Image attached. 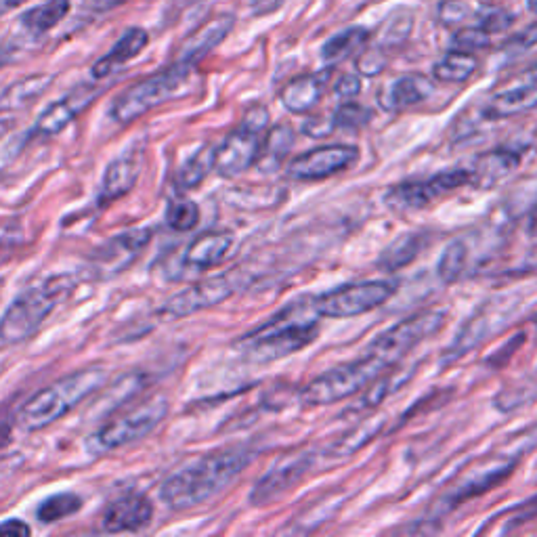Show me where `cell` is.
<instances>
[{"mask_svg":"<svg viewBox=\"0 0 537 537\" xmlns=\"http://www.w3.org/2000/svg\"><path fill=\"white\" fill-rule=\"evenodd\" d=\"M535 107H537V84L527 82L523 87H514L493 95L483 105L481 114L485 120H506L535 110Z\"/></svg>","mask_w":537,"mask_h":537,"instance_id":"obj_22","label":"cell"},{"mask_svg":"<svg viewBox=\"0 0 537 537\" xmlns=\"http://www.w3.org/2000/svg\"><path fill=\"white\" fill-rule=\"evenodd\" d=\"M521 162V152L517 149H493L477 158L475 168L470 170V185L477 187H491L500 179L510 175Z\"/></svg>","mask_w":537,"mask_h":537,"instance_id":"obj_24","label":"cell"},{"mask_svg":"<svg viewBox=\"0 0 537 537\" xmlns=\"http://www.w3.org/2000/svg\"><path fill=\"white\" fill-rule=\"evenodd\" d=\"M210 170H214V149H200L198 154H193L179 170L177 175V185L179 189H193L198 187Z\"/></svg>","mask_w":537,"mask_h":537,"instance_id":"obj_34","label":"cell"},{"mask_svg":"<svg viewBox=\"0 0 537 537\" xmlns=\"http://www.w3.org/2000/svg\"><path fill=\"white\" fill-rule=\"evenodd\" d=\"M328 74H303L292 78L279 93L284 107L290 114H309L324 97Z\"/></svg>","mask_w":537,"mask_h":537,"instance_id":"obj_21","label":"cell"},{"mask_svg":"<svg viewBox=\"0 0 537 537\" xmlns=\"http://www.w3.org/2000/svg\"><path fill=\"white\" fill-rule=\"evenodd\" d=\"M445 324L443 311H420L412 317H407L393 328L382 332L370 347V353L380 357L386 365H395L401 357H405L420 342L435 336Z\"/></svg>","mask_w":537,"mask_h":537,"instance_id":"obj_9","label":"cell"},{"mask_svg":"<svg viewBox=\"0 0 537 537\" xmlns=\"http://www.w3.org/2000/svg\"><path fill=\"white\" fill-rule=\"evenodd\" d=\"M231 246H233V240L229 233H219V231L204 233L187 246L183 261L187 267L198 269V271L219 267L227 259Z\"/></svg>","mask_w":537,"mask_h":537,"instance_id":"obj_23","label":"cell"},{"mask_svg":"<svg viewBox=\"0 0 537 537\" xmlns=\"http://www.w3.org/2000/svg\"><path fill=\"white\" fill-rule=\"evenodd\" d=\"M384 68H386V59H384L382 51H378V49L363 51L361 57L357 59V70L363 76H378Z\"/></svg>","mask_w":537,"mask_h":537,"instance_id":"obj_44","label":"cell"},{"mask_svg":"<svg viewBox=\"0 0 537 537\" xmlns=\"http://www.w3.org/2000/svg\"><path fill=\"white\" fill-rule=\"evenodd\" d=\"M191 72V66L175 61L170 68L131 84V87L124 89L112 103L110 116L120 124H131L139 120L147 112H152L170 99L179 97L185 84L189 82Z\"/></svg>","mask_w":537,"mask_h":537,"instance_id":"obj_4","label":"cell"},{"mask_svg":"<svg viewBox=\"0 0 537 537\" xmlns=\"http://www.w3.org/2000/svg\"><path fill=\"white\" fill-rule=\"evenodd\" d=\"M200 221V206L189 198H175L166 206V223L173 231H191Z\"/></svg>","mask_w":537,"mask_h":537,"instance_id":"obj_37","label":"cell"},{"mask_svg":"<svg viewBox=\"0 0 537 537\" xmlns=\"http://www.w3.org/2000/svg\"><path fill=\"white\" fill-rule=\"evenodd\" d=\"M464 185H470V170L454 168V170H447V173L433 175L431 179H424V181L399 183L386 191L384 200L393 210L414 212V210L428 208L437 200L445 198L447 193L456 191Z\"/></svg>","mask_w":537,"mask_h":537,"instance_id":"obj_10","label":"cell"},{"mask_svg":"<svg viewBox=\"0 0 537 537\" xmlns=\"http://www.w3.org/2000/svg\"><path fill=\"white\" fill-rule=\"evenodd\" d=\"M514 24V15L500 9V7H491V5H481L479 19H477V28L489 32V34H498L508 30Z\"/></svg>","mask_w":537,"mask_h":537,"instance_id":"obj_41","label":"cell"},{"mask_svg":"<svg viewBox=\"0 0 537 537\" xmlns=\"http://www.w3.org/2000/svg\"><path fill=\"white\" fill-rule=\"evenodd\" d=\"M15 254V240H0V267L7 265Z\"/></svg>","mask_w":537,"mask_h":537,"instance_id":"obj_50","label":"cell"},{"mask_svg":"<svg viewBox=\"0 0 537 537\" xmlns=\"http://www.w3.org/2000/svg\"><path fill=\"white\" fill-rule=\"evenodd\" d=\"M0 66H3V55H0Z\"/></svg>","mask_w":537,"mask_h":537,"instance_id":"obj_58","label":"cell"},{"mask_svg":"<svg viewBox=\"0 0 537 537\" xmlns=\"http://www.w3.org/2000/svg\"><path fill=\"white\" fill-rule=\"evenodd\" d=\"M152 240L149 229H133L124 231L112 238L105 246H101L95 254V269L99 275H116L131 265L141 250Z\"/></svg>","mask_w":537,"mask_h":537,"instance_id":"obj_18","label":"cell"},{"mask_svg":"<svg viewBox=\"0 0 537 537\" xmlns=\"http://www.w3.org/2000/svg\"><path fill=\"white\" fill-rule=\"evenodd\" d=\"M168 414V399L152 397L101 424L87 441L91 454H110L152 435Z\"/></svg>","mask_w":537,"mask_h":537,"instance_id":"obj_5","label":"cell"},{"mask_svg":"<svg viewBox=\"0 0 537 537\" xmlns=\"http://www.w3.org/2000/svg\"><path fill=\"white\" fill-rule=\"evenodd\" d=\"M451 42H454V49L472 53V51H479V49H487L491 45V34L477 28V26H466L454 34Z\"/></svg>","mask_w":537,"mask_h":537,"instance_id":"obj_43","label":"cell"},{"mask_svg":"<svg viewBox=\"0 0 537 537\" xmlns=\"http://www.w3.org/2000/svg\"><path fill=\"white\" fill-rule=\"evenodd\" d=\"M359 160L355 145H326L296 156L288 166V177L294 181H324L345 173Z\"/></svg>","mask_w":537,"mask_h":537,"instance_id":"obj_13","label":"cell"},{"mask_svg":"<svg viewBox=\"0 0 537 537\" xmlns=\"http://www.w3.org/2000/svg\"><path fill=\"white\" fill-rule=\"evenodd\" d=\"M319 326L313 319L307 321H288L286 315L273 317L271 324L259 332L248 334L246 357L254 363H271L284 359L292 353L303 351L317 338Z\"/></svg>","mask_w":537,"mask_h":537,"instance_id":"obj_7","label":"cell"},{"mask_svg":"<svg viewBox=\"0 0 537 537\" xmlns=\"http://www.w3.org/2000/svg\"><path fill=\"white\" fill-rule=\"evenodd\" d=\"M426 244H428V233L424 231L403 233L382 250V254L378 256V267L382 271H399L414 263L420 252L426 248Z\"/></svg>","mask_w":537,"mask_h":537,"instance_id":"obj_28","label":"cell"},{"mask_svg":"<svg viewBox=\"0 0 537 537\" xmlns=\"http://www.w3.org/2000/svg\"><path fill=\"white\" fill-rule=\"evenodd\" d=\"M386 370H389V365L368 351V355L353 363L340 365V368L328 370L326 374L313 378L300 391V401L305 405H328L342 401L361 393L365 386L380 378V374Z\"/></svg>","mask_w":537,"mask_h":537,"instance_id":"obj_6","label":"cell"},{"mask_svg":"<svg viewBox=\"0 0 537 537\" xmlns=\"http://www.w3.org/2000/svg\"><path fill=\"white\" fill-rule=\"evenodd\" d=\"M124 3H128V0H84V7H87L89 11H95V13H105V11H112Z\"/></svg>","mask_w":537,"mask_h":537,"instance_id":"obj_49","label":"cell"},{"mask_svg":"<svg viewBox=\"0 0 537 537\" xmlns=\"http://www.w3.org/2000/svg\"><path fill=\"white\" fill-rule=\"evenodd\" d=\"M233 24H235L233 15H227V13L214 15L212 19L206 21L204 26H200L196 32L185 38L183 47L177 55V61L185 63V66L196 68L198 61H202L212 49H217L227 38Z\"/></svg>","mask_w":537,"mask_h":537,"instance_id":"obj_20","label":"cell"},{"mask_svg":"<svg viewBox=\"0 0 537 537\" xmlns=\"http://www.w3.org/2000/svg\"><path fill=\"white\" fill-rule=\"evenodd\" d=\"M240 286H242V279L235 271L212 275L170 296L162 305L160 315L164 319H181L193 313L206 311L210 307L221 305L223 300H227Z\"/></svg>","mask_w":537,"mask_h":537,"instance_id":"obj_11","label":"cell"},{"mask_svg":"<svg viewBox=\"0 0 537 537\" xmlns=\"http://www.w3.org/2000/svg\"><path fill=\"white\" fill-rule=\"evenodd\" d=\"M403 380H399L397 374H391V376H382L380 374V382H376L374 386H365L363 389V397H361V410H368V407H376L384 397H389L393 393V389L397 391L399 384Z\"/></svg>","mask_w":537,"mask_h":537,"instance_id":"obj_42","label":"cell"},{"mask_svg":"<svg viewBox=\"0 0 537 537\" xmlns=\"http://www.w3.org/2000/svg\"><path fill=\"white\" fill-rule=\"evenodd\" d=\"M254 454L246 447L212 451L185 464L170 475L162 487L160 498L173 510H189L206 504L225 491L250 466Z\"/></svg>","mask_w":537,"mask_h":537,"instance_id":"obj_1","label":"cell"},{"mask_svg":"<svg viewBox=\"0 0 537 537\" xmlns=\"http://www.w3.org/2000/svg\"><path fill=\"white\" fill-rule=\"evenodd\" d=\"M141 170H143V145H131L126 152H122L107 164L101 179L97 202L112 204L124 198L126 193L137 185Z\"/></svg>","mask_w":537,"mask_h":537,"instance_id":"obj_15","label":"cell"},{"mask_svg":"<svg viewBox=\"0 0 537 537\" xmlns=\"http://www.w3.org/2000/svg\"><path fill=\"white\" fill-rule=\"evenodd\" d=\"M303 131H305L309 137L321 139V137H328L332 131H336V128H334L332 116H330V118L319 116V118H311V120L305 124Z\"/></svg>","mask_w":537,"mask_h":537,"instance_id":"obj_45","label":"cell"},{"mask_svg":"<svg viewBox=\"0 0 537 537\" xmlns=\"http://www.w3.org/2000/svg\"><path fill=\"white\" fill-rule=\"evenodd\" d=\"M481 5L477 0H443L437 13L445 26H477Z\"/></svg>","mask_w":537,"mask_h":537,"instance_id":"obj_36","label":"cell"},{"mask_svg":"<svg viewBox=\"0 0 537 537\" xmlns=\"http://www.w3.org/2000/svg\"><path fill=\"white\" fill-rule=\"evenodd\" d=\"M70 13V0H47L21 17V24L34 36L53 30L59 21Z\"/></svg>","mask_w":537,"mask_h":537,"instance_id":"obj_31","label":"cell"},{"mask_svg":"<svg viewBox=\"0 0 537 537\" xmlns=\"http://www.w3.org/2000/svg\"><path fill=\"white\" fill-rule=\"evenodd\" d=\"M433 91H435L433 82L426 76H420V74L401 76L389 84V91H386V95H382V105L386 107V110L399 112V110H405V107H412V105L426 101L433 95Z\"/></svg>","mask_w":537,"mask_h":537,"instance_id":"obj_26","label":"cell"},{"mask_svg":"<svg viewBox=\"0 0 537 537\" xmlns=\"http://www.w3.org/2000/svg\"><path fill=\"white\" fill-rule=\"evenodd\" d=\"M525 74H527V80H529V82L537 84V61L533 63V66H529V70H527Z\"/></svg>","mask_w":537,"mask_h":537,"instance_id":"obj_55","label":"cell"},{"mask_svg":"<svg viewBox=\"0 0 537 537\" xmlns=\"http://www.w3.org/2000/svg\"><path fill=\"white\" fill-rule=\"evenodd\" d=\"M97 95H99V89H93V87H87V84H84V87H78L72 93H68L66 97L57 99L38 116V120L32 128V135H36V137L59 135L63 128H68L84 110H87Z\"/></svg>","mask_w":537,"mask_h":537,"instance_id":"obj_17","label":"cell"},{"mask_svg":"<svg viewBox=\"0 0 537 537\" xmlns=\"http://www.w3.org/2000/svg\"><path fill=\"white\" fill-rule=\"evenodd\" d=\"M514 466H517V460H512L510 456H498L483 462L477 470H472L470 475H466L454 489H451V493L445 498L447 508H456L472 498L483 496L489 489L498 487L512 475Z\"/></svg>","mask_w":537,"mask_h":537,"instance_id":"obj_16","label":"cell"},{"mask_svg":"<svg viewBox=\"0 0 537 537\" xmlns=\"http://www.w3.org/2000/svg\"><path fill=\"white\" fill-rule=\"evenodd\" d=\"M315 456L311 451H300V454H288L284 458H279L265 475L254 483L250 491V504L252 506H269L275 500L298 485L307 477V472L313 466Z\"/></svg>","mask_w":537,"mask_h":537,"instance_id":"obj_12","label":"cell"},{"mask_svg":"<svg viewBox=\"0 0 537 537\" xmlns=\"http://www.w3.org/2000/svg\"><path fill=\"white\" fill-rule=\"evenodd\" d=\"M527 231L531 233V235H537V206L531 210V214H529V221H527Z\"/></svg>","mask_w":537,"mask_h":537,"instance_id":"obj_54","label":"cell"},{"mask_svg":"<svg viewBox=\"0 0 537 537\" xmlns=\"http://www.w3.org/2000/svg\"><path fill=\"white\" fill-rule=\"evenodd\" d=\"M9 441H11V424L0 418V449L9 445Z\"/></svg>","mask_w":537,"mask_h":537,"instance_id":"obj_52","label":"cell"},{"mask_svg":"<svg viewBox=\"0 0 537 537\" xmlns=\"http://www.w3.org/2000/svg\"><path fill=\"white\" fill-rule=\"evenodd\" d=\"M80 508H82L80 496H76L72 491H61L47 500H42V504L36 510V519L42 525H53L68 517H74Z\"/></svg>","mask_w":537,"mask_h":537,"instance_id":"obj_33","label":"cell"},{"mask_svg":"<svg viewBox=\"0 0 537 537\" xmlns=\"http://www.w3.org/2000/svg\"><path fill=\"white\" fill-rule=\"evenodd\" d=\"M521 342H523V336H519L517 340L510 342L508 347H504V349H502V351H500L496 357L491 359V365H502V363H504V359H508V357H510V353H508V351H510V349H512V351H517V347L521 345Z\"/></svg>","mask_w":537,"mask_h":537,"instance_id":"obj_51","label":"cell"},{"mask_svg":"<svg viewBox=\"0 0 537 537\" xmlns=\"http://www.w3.org/2000/svg\"><path fill=\"white\" fill-rule=\"evenodd\" d=\"M32 533V527L21 519H9L0 525V537H28Z\"/></svg>","mask_w":537,"mask_h":537,"instance_id":"obj_47","label":"cell"},{"mask_svg":"<svg viewBox=\"0 0 537 537\" xmlns=\"http://www.w3.org/2000/svg\"><path fill=\"white\" fill-rule=\"evenodd\" d=\"M72 288L68 275H53L17 294L0 317V345H17L34 336Z\"/></svg>","mask_w":537,"mask_h":537,"instance_id":"obj_3","label":"cell"},{"mask_svg":"<svg viewBox=\"0 0 537 537\" xmlns=\"http://www.w3.org/2000/svg\"><path fill=\"white\" fill-rule=\"evenodd\" d=\"M154 519V504L143 493H126L114 500L103 512V531L128 533L141 531Z\"/></svg>","mask_w":537,"mask_h":537,"instance_id":"obj_19","label":"cell"},{"mask_svg":"<svg viewBox=\"0 0 537 537\" xmlns=\"http://www.w3.org/2000/svg\"><path fill=\"white\" fill-rule=\"evenodd\" d=\"M11 120H0V137H3L7 131H9V128H11Z\"/></svg>","mask_w":537,"mask_h":537,"instance_id":"obj_56","label":"cell"},{"mask_svg":"<svg viewBox=\"0 0 537 537\" xmlns=\"http://www.w3.org/2000/svg\"><path fill=\"white\" fill-rule=\"evenodd\" d=\"M24 3H26V0H0V17L7 15L9 11H13L17 7H21Z\"/></svg>","mask_w":537,"mask_h":537,"instance_id":"obj_53","label":"cell"},{"mask_svg":"<svg viewBox=\"0 0 537 537\" xmlns=\"http://www.w3.org/2000/svg\"><path fill=\"white\" fill-rule=\"evenodd\" d=\"M368 38H370V32L359 26L342 30L326 42L324 49H321V57H324V61L330 63V66H334V63L347 59L355 55L359 49H363Z\"/></svg>","mask_w":537,"mask_h":537,"instance_id":"obj_32","label":"cell"},{"mask_svg":"<svg viewBox=\"0 0 537 537\" xmlns=\"http://www.w3.org/2000/svg\"><path fill=\"white\" fill-rule=\"evenodd\" d=\"M466 259H468V250H466V244L462 240H456L451 242L443 256L441 261L437 265V273H439V279L443 284H454L460 279V275L464 273V267H466Z\"/></svg>","mask_w":537,"mask_h":537,"instance_id":"obj_38","label":"cell"},{"mask_svg":"<svg viewBox=\"0 0 537 537\" xmlns=\"http://www.w3.org/2000/svg\"><path fill=\"white\" fill-rule=\"evenodd\" d=\"M533 45H537V24L510 40V47L512 49H519V51H525V49H529Z\"/></svg>","mask_w":537,"mask_h":537,"instance_id":"obj_48","label":"cell"},{"mask_svg":"<svg viewBox=\"0 0 537 537\" xmlns=\"http://www.w3.org/2000/svg\"><path fill=\"white\" fill-rule=\"evenodd\" d=\"M399 284L393 279H374V282H357L334 288L317 296L311 307L315 315L330 319H345L370 313L382 307L397 292Z\"/></svg>","mask_w":537,"mask_h":537,"instance_id":"obj_8","label":"cell"},{"mask_svg":"<svg viewBox=\"0 0 537 537\" xmlns=\"http://www.w3.org/2000/svg\"><path fill=\"white\" fill-rule=\"evenodd\" d=\"M334 91H336L338 97L351 101V99H355V97L361 93V80H359L357 76H353V74L342 76V78L338 80V84H336V89H334Z\"/></svg>","mask_w":537,"mask_h":537,"instance_id":"obj_46","label":"cell"},{"mask_svg":"<svg viewBox=\"0 0 537 537\" xmlns=\"http://www.w3.org/2000/svg\"><path fill=\"white\" fill-rule=\"evenodd\" d=\"M107 380L105 368H84L68 376L55 380L53 384L34 393L24 405L17 410L15 424L26 433H36L55 424L82 401L95 395Z\"/></svg>","mask_w":537,"mask_h":537,"instance_id":"obj_2","label":"cell"},{"mask_svg":"<svg viewBox=\"0 0 537 537\" xmlns=\"http://www.w3.org/2000/svg\"><path fill=\"white\" fill-rule=\"evenodd\" d=\"M527 7H529L533 13H537V0H527Z\"/></svg>","mask_w":537,"mask_h":537,"instance_id":"obj_57","label":"cell"},{"mask_svg":"<svg viewBox=\"0 0 537 537\" xmlns=\"http://www.w3.org/2000/svg\"><path fill=\"white\" fill-rule=\"evenodd\" d=\"M370 120H372V112L368 110V107H363L353 101L342 103L332 114L334 128H342V131H359V128L368 126Z\"/></svg>","mask_w":537,"mask_h":537,"instance_id":"obj_40","label":"cell"},{"mask_svg":"<svg viewBox=\"0 0 537 537\" xmlns=\"http://www.w3.org/2000/svg\"><path fill=\"white\" fill-rule=\"evenodd\" d=\"M263 135L265 133L259 131V128L242 122L214 149V170L225 179H233L246 173V170L259 160Z\"/></svg>","mask_w":537,"mask_h":537,"instance_id":"obj_14","label":"cell"},{"mask_svg":"<svg viewBox=\"0 0 537 537\" xmlns=\"http://www.w3.org/2000/svg\"><path fill=\"white\" fill-rule=\"evenodd\" d=\"M294 141H296L294 131L288 124L273 126L271 131L263 137L261 154H259V160H256V166H259L267 175L277 173V170L286 162L288 154L292 152Z\"/></svg>","mask_w":537,"mask_h":537,"instance_id":"obj_29","label":"cell"},{"mask_svg":"<svg viewBox=\"0 0 537 537\" xmlns=\"http://www.w3.org/2000/svg\"><path fill=\"white\" fill-rule=\"evenodd\" d=\"M479 61L475 59L472 53L466 51H449L445 53L433 68V74L437 80L441 82H449V84H462L466 82L472 74L477 72Z\"/></svg>","mask_w":537,"mask_h":537,"instance_id":"obj_30","label":"cell"},{"mask_svg":"<svg viewBox=\"0 0 537 537\" xmlns=\"http://www.w3.org/2000/svg\"><path fill=\"white\" fill-rule=\"evenodd\" d=\"M147 42H149V36L145 30L141 28H131V30H126L124 36L116 42V45L112 47V51L103 55L95 66H93V76L95 78H107V76H112L116 70H120L122 66H126L128 61L135 59L145 47H147Z\"/></svg>","mask_w":537,"mask_h":537,"instance_id":"obj_25","label":"cell"},{"mask_svg":"<svg viewBox=\"0 0 537 537\" xmlns=\"http://www.w3.org/2000/svg\"><path fill=\"white\" fill-rule=\"evenodd\" d=\"M537 517V496L523 502L517 508H510L502 514H498L496 519H491L489 525L483 531H491V533H510L517 531L521 525L529 523L531 519Z\"/></svg>","mask_w":537,"mask_h":537,"instance_id":"obj_35","label":"cell"},{"mask_svg":"<svg viewBox=\"0 0 537 537\" xmlns=\"http://www.w3.org/2000/svg\"><path fill=\"white\" fill-rule=\"evenodd\" d=\"M380 424H382V420L363 422L361 426L353 428L351 433L342 435V439L332 445V456H336V458L353 456L359 447H363L365 443L372 441L376 437V433L380 431Z\"/></svg>","mask_w":537,"mask_h":537,"instance_id":"obj_39","label":"cell"},{"mask_svg":"<svg viewBox=\"0 0 537 537\" xmlns=\"http://www.w3.org/2000/svg\"><path fill=\"white\" fill-rule=\"evenodd\" d=\"M51 82L53 76L49 74H34L11 82L9 87L0 91V112L24 110V107H28L30 103H34L47 93Z\"/></svg>","mask_w":537,"mask_h":537,"instance_id":"obj_27","label":"cell"}]
</instances>
